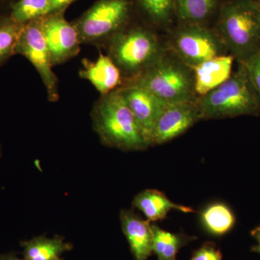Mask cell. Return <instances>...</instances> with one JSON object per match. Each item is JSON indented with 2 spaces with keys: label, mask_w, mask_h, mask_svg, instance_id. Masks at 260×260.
<instances>
[{
  "label": "cell",
  "mask_w": 260,
  "mask_h": 260,
  "mask_svg": "<svg viewBox=\"0 0 260 260\" xmlns=\"http://www.w3.org/2000/svg\"><path fill=\"white\" fill-rule=\"evenodd\" d=\"M92 119L104 145L125 151L144 150L150 146L118 88L102 96L94 107Z\"/></svg>",
  "instance_id": "1"
},
{
  "label": "cell",
  "mask_w": 260,
  "mask_h": 260,
  "mask_svg": "<svg viewBox=\"0 0 260 260\" xmlns=\"http://www.w3.org/2000/svg\"><path fill=\"white\" fill-rule=\"evenodd\" d=\"M196 101L202 120L260 113L259 93L242 62L226 81Z\"/></svg>",
  "instance_id": "2"
},
{
  "label": "cell",
  "mask_w": 260,
  "mask_h": 260,
  "mask_svg": "<svg viewBox=\"0 0 260 260\" xmlns=\"http://www.w3.org/2000/svg\"><path fill=\"white\" fill-rule=\"evenodd\" d=\"M217 34L239 62L260 50V8L256 0H229L225 3Z\"/></svg>",
  "instance_id": "3"
},
{
  "label": "cell",
  "mask_w": 260,
  "mask_h": 260,
  "mask_svg": "<svg viewBox=\"0 0 260 260\" xmlns=\"http://www.w3.org/2000/svg\"><path fill=\"white\" fill-rule=\"evenodd\" d=\"M130 83L145 89L167 104L197 99L193 70L174 54L164 53Z\"/></svg>",
  "instance_id": "4"
},
{
  "label": "cell",
  "mask_w": 260,
  "mask_h": 260,
  "mask_svg": "<svg viewBox=\"0 0 260 260\" xmlns=\"http://www.w3.org/2000/svg\"><path fill=\"white\" fill-rule=\"evenodd\" d=\"M164 53L156 36L144 28L118 32L109 42V56L130 80L150 68Z\"/></svg>",
  "instance_id": "5"
},
{
  "label": "cell",
  "mask_w": 260,
  "mask_h": 260,
  "mask_svg": "<svg viewBox=\"0 0 260 260\" xmlns=\"http://www.w3.org/2000/svg\"><path fill=\"white\" fill-rule=\"evenodd\" d=\"M174 55L191 69L203 61L226 54L227 49L217 32L202 23H185L171 39Z\"/></svg>",
  "instance_id": "6"
},
{
  "label": "cell",
  "mask_w": 260,
  "mask_h": 260,
  "mask_svg": "<svg viewBox=\"0 0 260 260\" xmlns=\"http://www.w3.org/2000/svg\"><path fill=\"white\" fill-rule=\"evenodd\" d=\"M130 10L128 0H100L76 24L81 43L97 42L120 31Z\"/></svg>",
  "instance_id": "7"
},
{
  "label": "cell",
  "mask_w": 260,
  "mask_h": 260,
  "mask_svg": "<svg viewBox=\"0 0 260 260\" xmlns=\"http://www.w3.org/2000/svg\"><path fill=\"white\" fill-rule=\"evenodd\" d=\"M43 18L23 25L16 54H21L31 63L47 89L48 99L50 102H56L59 99L58 80L52 70L50 53L44 37Z\"/></svg>",
  "instance_id": "8"
},
{
  "label": "cell",
  "mask_w": 260,
  "mask_h": 260,
  "mask_svg": "<svg viewBox=\"0 0 260 260\" xmlns=\"http://www.w3.org/2000/svg\"><path fill=\"white\" fill-rule=\"evenodd\" d=\"M43 30L53 66L62 64L80 52L81 41L76 25L67 21L61 12L44 17Z\"/></svg>",
  "instance_id": "9"
},
{
  "label": "cell",
  "mask_w": 260,
  "mask_h": 260,
  "mask_svg": "<svg viewBox=\"0 0 260 260\" xmlns=\"http://www.w3.org/2000/svg\"><path fill=\"white\" fill-rule=\"evenodd\" d=\"M196 100L168 104L154 126L151 145L164 144L175 139L202 120Z\"/></svg>",
  "instance_id": "10"
},
{
  "label": "cell",
  "mask_w": 260,
  "mask_h": 260,
  "mask_svg": "<svg viewBox=\"0 0 260 260\" xmlns=\"http://www.w3.org/2000/svg\"><path fill=\"white\" fill-rule=\"evenodd\" d=\"M118 90L134 114L150 146L154 126L168 104L135 84L129 83V85L118 88Z\"/></svg>",
  "instance_id": "11"
},
{
  "label": "cell",
  "mask_w": 260,
  "mask_h": 260,
  "mask_svg": "<svg viewBox=\"0 0 260 260\" xmlns=\"http://www.w3.org/2000/svg\"><path fill=\"white\" fill-rule=\"evenodd\" d=\"M120 222L135 260H148L153 254L152 223L130 209L121 210Z\"/></svg>",
  "instance_id": "12"
},
{
  "label": "cell",
  "mask_w": 260,
  "mask_h": 260,
  "mask_svg": "<svg viewBox=\"0 0 260 260\" xmlns=\"http://www.w3.org/2000/svg\"><path fill=\"white\" fill-rule=\"evenodd\" d=\"M234 59L231 54H224L194 67L192 70L196 95L203 96L226 81L232 74Z\"/></svg>",
  "instance_id": "13"
},
{
  "label": "cell",
  "mask_w": 260,
  "mask_h": 260,
  "mask_svg": "<svg viewBox=\"0 0 260 260\" xmlns=\"http://www.w3.org/2000/svg\"><path fill=\"white\" fill-rule=\"evenodd\" d=\"M80 76L88 80L102 96L112 93L121 83V73L112 58L100 54L95 61L84 59Z\"/></svg>",
  "instance_id": "14"
},
{
  "label": "cell",
  "mask_w": 260,
  "mask_h": 260,
  "mask_svg": "<svg viewBox=\"0 0 260 260\" xmlns=\"http://www.w3.org/2000/svg\"><path fill=\"white\" fill-rule=\"evenodd\" d=\"M133 206L140 210L150 223L164 220L172 210L184 213H194L191 207L174 203L158 189H149L140 191L133 199Z\"/></svg>",
  "instance_id": "15"
},
{
  "label": "cell",
  "mask_w": 260,
  "mask_h": 260,
  "mask_svg": "<svg viewBox=\"0 0 260 260\" xmlns=\"http://www.w3.org/2000/svg\"><path fill=\"white\" fill-rule=\"evenodd\" d=\"M24 260H61V256L73 249V245L62 237L46 236L32 238L20 244Z\"/></svg>",
  "instance_id": "16"
},
{
  "label": "cell",
  "mask_w": 260,
  "mask_h": 260,
  "mask_svg": "<svg viewBox=\"0 0 260 260\" xmlns=\"http://www.w3.org/2000/svg\"><path fill=\"white\" fill-rule=\"evenodd\" d=\"M199 218L203 230L215 237L225 235L236 223L235 214L223 202H213L205 205L200 212Z\"/></svg>",
  "instance_id": "17"
},
{
  "label": "cell",
  "mask_w": 260,
  "mask_h": 260,
  "mask_svg": "<svg viewBox=\"0 0 260 260\" xmlns=\"http://www.w3.org/2000/svg\"><path fill=\"white\" fill-rule=\"evenodd\" d=\"M153 236V253L158 260H177L178 252L184 246L196 240L194 236L183 232L172 233L152 223Z\"/></svg>",
  "instance_id": "18"
},
{
  "label": "cell",
  "mask_w": 260,
  "mask_h": 260,
  "mask_svg": "<svg viewBox=\"0 0 260 260\" xmlns=\"http://www.w3.org/2000/svg\"><path fill=\"white\" fill-rule=\"evenodd\" d=\"M218 0H175L178 16L185 23H202L210 18Z\"/></svg>",
  "instance_id": "19"
},
{
  "label": "cell",
  "mask_w": 260,
  "mask_h": 260,
  "mask_svg": "<svg viewBox=\"0 0 260 260\" xmlns=\"http://www.w3.org/2000/svg\"><path fill=\"white\" fill-rule=\"evenodd\" d=\"M51 13L50 0H18L12 5L10 16L17 23L25 25Z\"/></svg>",
  "instance_id": "20"
},
{
  "label": "cell",
  "mask_w": 260,
  "mask_h": 260,
  "mask_svg": "<svg viewBox=\"0 0 260 260\" xmlns=\"http://www.w3.org/2000/svg\"><path fill=\"white\" fill-rule=\"evenodd\" d=\"M23 25L12 17L0 16V68L16 54V47Z\"/></svg>",
  "instance_id": "21"
},
{
  "label": "cell",
  "mask_w": 260,
  "mask_h": 260,
  "mask_svg": "<svg viewBox=\"0 0 260 260\" xmlns=\"http://www.w3.org/2000/svg\"><path fill=\"white\" fill-rule=\"evenodd\" d=\"M142 8L154 23L164 25L170 21L175 0H138Z\"/></svg>",
  "instance_id": "22"
},
{
  "label": "cell",
  "mask_w": 260,
  "mask_h": 260,
  "mask_svg": "<svg viewBox=\"0 0 260 260\" xmlns=\"http://www.w3.org/2000/svg\"><path fill=\"white\" fill-rule=\"evenodd\" d=\"M242 63L245 67L249 78L260 96V50Z\"/></svg>",
  "instance_id": "23"
},
{
  "label": "cell",
  "mask_w": 260,
  "mask_h": 260,
  "mask_svg": "<svg viewBox=\"0 0 260 260\" xmlns=\"http://www.w3.org/2000/svg\"><path fill=\"white\" fill-rule=\"evenodd\" d=\"M190 260H223V255L215 243L206 242L193 252Z\"/></svg>",
  "instance_id": "24"
},
{
  "label": "cell",
  "mask_w": 260,
  "mask_h": 260,
  "mask_svg": "<svg viewBox=\"0 0 260 260\" xmlns=\"http://www.w3.org/2000/svg\"><path fill=\"white\" fill-rule=\"evenodd\" d=\"M75 0H50L52 13L62 12L66 7L73 3Z\"/></svg>",
  "instance_id": "25"
},
{
  "label": "cell",
  "mask_w": 260,
  "mask_h": 260,
  "mask_svg": "<svg viewBox=\"0 0 260 260\" xmlns=\"http://www.w3.org/2000/svg\"><path fill=\"white\" fill-rule=\"evenodd\" d=\"M251 235L256 242L255 245L251 247V250L260 254V225L251 230Z\"/></svg>",
  "instance_id": "26"
},
{
  "label": "cell",
  "mask_w": 260,
  "mask_h": 260,
  "mask_svg": "<svg viewBox=\"0 0 260 260\" xmlns=\"http://www.w3.org/2000/svg\"><path fill=\"white\" fill-rule=\"evenodd\" d=\"M0 260H24L13 252L0 253Z\"/></svg>",
  "instance_id": "27"
},
{
  "label": "cell",
  "mask_w": 260,
  "mask_h": 260,
  "mask_svg": "<svg viewBox=\"0 0 260 260\" xmlns=\"http://www.w3.org/2000/svg\"><path fill=\"white\" fill-rule=\"evenodd\" d=\"M2 156V148H1V145H0V157Z\"/></svg>",
  "instance_id": "28"
},
{
  "label": "cell",
  "mask_w": 260,
  "mask_h": 260,
  "mask_svg": "<svg viewBox=\"0 0 260 260\" xmlns=\"http://www.w3.org/2000/svg\"><path fill=\"white\" fill-rule=\"evenodd\" d=\"M256 2H257L258 5H259L260 8V0H256Z\"/></svg>",
  "instance_id": "29"
},
{
  "label": "cell",
  "mask_w": 260,
  "mask_h": 260,
  "mask_svg": "<svg viewBox=\"0 0 260 260\" xmlns=\"http://www.w3.org/2000/svg\"><path fill=\"white\" fill-rule=\"evenodd\" d=\"M61 260H62V259H61Z\"/></svg>",
  "instance_id": "30"
}]
</instances>
